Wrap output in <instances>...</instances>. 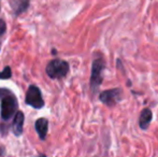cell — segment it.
<instances>
[{
  "label": "cell",
  "instance_id": "1",
  "mask_svg": "<svg viewBox=\"0 0 158 157\" xmlns=\"http://www.w3.org/2000/svg\"><path fill=\"white\" fill-rule=\"evenodd\" d=\"M0 100H1V118L8 121L14 115L17 110V99L12 92L4 88H0Z\"/></svg>",
  "mask_w": 158,
  "mask_h": 157
},
{
  "label": "cell",
  "instance_id": "2",
  "mask_svg": "<svg viewBox=\"0 0 158 157\" xmlns=\"http://www.w3.org/2000/svg\"><path fill=\"white\" fill-rule=\"evenodd\" d=\"M45 71L51 79H61L69 72V64L61 59H53L48 64Z\"/></svg>",
  "mask_w": 158,
  "mask_h": 157
},
{
  "label": "cell",
  "instance_id": "3",
  "mask_svg": "<svg viewBox=\"0 0 158 157\" xmlns=\"http://www.w3.org/2000/svg\"><path fill=\"white\" fill-rule=\"evenodd\" d=\"M104 68H106V61L102 58H96L92 66V74H90L89 81L90 89L94 93L99 88L100 84L102 83V80H103L102 72H103Z\"/></svg>",
  "mask_w": 158,
  "mask_h": 157
},
{
  "label": "cell",
  "instance_id": "4",
  "mask_svg": "<svg viewBox=\"0 0 158 157\" xmlns=\"http://www.w3.org/2000/svg\"><path fill=\"white\" fill-rule=\"evenodd\" d=\"M25 101L28 105H31L35 109H41L44 107V100L42 98L41 92L35 85H30L28 87Z\"/></svg>",
  "mask_w": 158,
  "mask_h": 157
},
{
  "label": "cell",
  "instance_id": "5",
  "mask_svg": "<svg viewBox=\"0 0 158 157\" xmlns=\"http://www.w3.org/2000/svg\"><path fill=\"white\" fill-rule=\"evenodd\" d=\"M122 94H123L122 88H112L102 92L99 95V99L108 107H113L122 99Z\"/></svg>",
  "mask_w": 158,
  "mask_h": 157
},
{
  "label": "cell",
  "instance_id": "6",
  "mask_svg": "<svg viewBox=\"0 0 158 157\" xmlns=\"http://www.w3.org/2000/svg\"><path fill=\"white\" fill-rule=\"evenodd\" d=\"M152 119H153V113H152V111H151V109H148V108L143 109L139 118L140 128L143 130H146L148 128V126H150Z\"/></svg>",
  "mask_w": 158,
  "mask_h": 157
},
{
  "label": "cell",
  "instance_id": "7",
  "mask_svg": "<svg viewBox=\"0 0 158 157\" xmlns=\"http://www.w3.org/2000/svg\"><path fill=\"white\" fill-rule=\"evenodd\" d=\"M24 114L21 111H17L15 113L14 121H13V132L15 136L19 137L23 134V126H24Z\"/></svg>",
  "mask_w": 158,
  "mask_h": 157
},
{
  "label": "cell",
  "instance_id": "8",
  "mask_svg": "<svg viewBox=\"0 0 158 157\" xmlns=\"http://www.w3.org/2000/svg\"><path fill=\"white\" fill-rule=\"evenodd\" d=\"M35 130H37L38 134H39V138L41 139V140H44L46 137V134H48V119L44 118H38L37 121H35Z\"/></svg>",
  "mask_w": 158,
  "mask_h": 157
},
{
  "label": "cell",
  "instance_id": "9",
  "mask_svg": "<svg viewBox=\"0 0 158 157\" xmlns=\"http://www.w3.org/2000/svg\"><path fill=\"white\" fill-rule=\"evenodd\" d=\"M11 4L15 14L19 15L27 10L29 6V0H11Z\"/></svg>",
  "mask_w": 158,
  "mask_h": 157
},
{
  "label": "cell",
  "instance_id": "10",
  "mask_svg": "<svg viewBox=\"0 0 158 157\" xmlns=\"http://www.w3.org/2000/svg\"><path fill=\"white\" fill-rule=\"evenodd\" d=\"M12 76V72H11V68L10 67H4V69L0 72V80H6L10 79Z\"/></svg>",
  "mask_w": 158,
  "mask_h": 157
},
{
  "label": "cell",
  "instance_id": "11",
  "mask_svg": "<svg viewBox=\"0 0 158 157\" xmlns=\"http://www.w3.org/2000/svg\"><path fill=\"white\" fill-rule=\"evenodd\" d=\"M6 23H4L3 19H0V37L6 32Z\"/></svg>",
  "mask_w": 158,
  "mask_h": 157
},
{
  "label": "cell",
  "instance_id": "12",
  "mask_svg": "<svg viewBox=\"0 0 158 157\" xmlns=\"http://www.w3.org/2000/svg\"><path fill=\"white\" fill-rule=\"evenodd\" d=\"M4 155V149L3 147H0V157H2Z\"/></svg>",
  "mask_w": 158,
  "mask_h": 157
},
{
  "label": "cell",
  "instance_id": "13",
  "mask_svg": "<svg viewBox=\"0 0 158 157\" xmlns=\"http://www.w3.org/2000/svg\"><path fill=\"white\" fill-rule=\"evenodd\" d=\"M40 157H45V156H44V155H41V156H40Z\"/></svg>",
  "mask_w": 158,
  "mask_h": 157
}]
</instances>
